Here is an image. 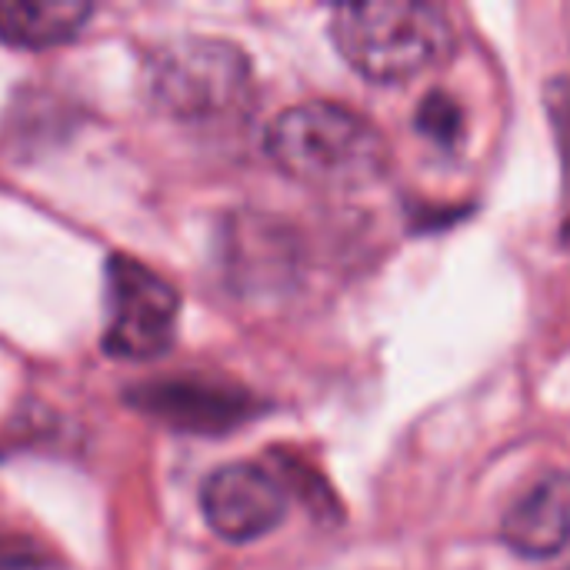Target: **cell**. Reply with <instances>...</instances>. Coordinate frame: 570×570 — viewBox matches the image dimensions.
Returning a JSON list of instances; mask_svg holds the SVG:
<instances>
[{"label": "cell", "mask_w": 570, "mask_h": 570, "mask_svg": "<svg viewBox=\"0 0 570 570\" xmlns=\"http://www.w3.org/2000/svg\"><path fill=\"white\" fill-rule=\"evenodd\" d=\"M264 147L287 177L317 190H361L391 170L384 130L331 100H311L277 114Z\"/></svg>", "instance_id": "6da1fadb"}, {"label": "cell", "mask_w": 570, "mask_h": 570, "mask_svg": "<svg viewBox=\"0 0 570 570\" xmlns=\"http://www.w3.org/2000/svg\"><path fill=\"white\" fill-rule=\"evenodd\" d=\"M341 57L377 83H401L441 67L458 43L451 13L424 0L344 3L331 17Z\"/></svg>", "instance_id": "7a4b0ae2"}, {"label": "cell", "mask_w": 570, "mask_h": 570, "mask_svg": "<svg viewBox=\"0 0 570 570\" xmlns=\"http://www.w3.org/2000/svg\"><path fill=\"white\" fill-rule=\"evenodd\" d=\"M150 94L177 117H214L234 110L247 87L250 70L237 47L220 40H177L150 60Z\"/></svg>", "instance_id": "3957f363"}, {"label": "cell", "mask_w": 570, "mask_h": 570, "mask_svg": "<svg viewBox=\"0 0 570 570\" xmlns=\"http://www.w3.org/2000/svg\"><path fill=\"white\" fill-rule=\"evenodd\" d=\"M180 297L147 264L114 254L107 261L104 354L117 361H154L177 334Z\"/></svg>", "instance_id": "277c9868"}, {"label": "cell", "mask_w": 570, "mask_h": 570, "mask_svg": "<svg viewBox=\"0 0 570 570\" xmlns=\"http://www.w3.org/2000/svg\"><path fill=\"white\" fill-rule=\"evenodd\" d=\"M200 511L214 534L250 544L287 518V488L267 464H224L200 488Z\"/></svg>", "instance_id": "5b68a950"}, {"label": "cell", "mask_w": 570, "mask_h": 570, "mask_svg": "<svg viewBox=\"0 0 570 570\" xmlns=\"http://www.w3.org/2000/svg\"><path fill=\"white\" fill-rule=\"evenodd\" d=\"M504 544L521 558H554L570 544V471H551L524 491L501 524Z\"/></svg>", "instance_id": "8992f818"}, {"label": "cell", "mask_w": 570, "mask_h": 570, "mask_svg": "<svg viewBox=\"0 0 570 570\" xmlns=\"http://www.w3.org/2000/svg\"><path fill=\"white\" fill-rule=\"evenodd\" d=\"M134 401L184 431H224L247 414L244 391L207 384V381H164L147 384L134 394Z\"/></svg>", "instance_id": "52a82bcc"}, {"label": "cell", "mask_w": 570, "mask_h": 570, "mask_svg": "<svg viewBox=\"0 0 570 570\" xmlns=\"http://www.w3.org/2000/svg\"><path fill=\"white\" fill-rule=\"evenodd\" d=\"M94 7L83 0H0V40L13 47H53L80 33Z\"/></svg>", "instance_id": "ba28073f"}, {"label": "cell", "mask_w": 570, "mask_h": 570, "mask_svg": "<svg viewBox=\"0 0 570 570\" xmlns=\"http://www.w3.org/2000/svg\"><path fill=\"white\" fill-rule=\"evenodd\" d=\"M0 570H60V561L37 538L0 528Z\"/></svg>", "instance_id": "9c48e42d"}, {"label": "cell", "mask_w": 570, "mask_h": 570, "mask_svg": "<svg viewBox=\"0 0 570 570\" xmlns=\"http://www.w3.org/2000/svg\"><path fill=\"white\" fill-rule=\"evenodd\" d=\"M417 124L431 134V137H454L458 134V124H461V114H458V107L448 100V97H441V94H431L428 100H424V107H421V117H417Z\"/></svg>", "instance_id": "30bf717a"}]
</instances>
